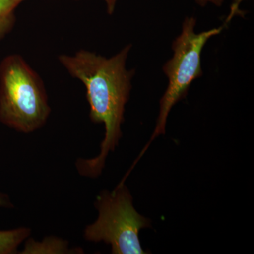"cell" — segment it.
I'll return each mask as SVG.
<instances>
[{"instance_id": "obj_6", "label": "cell", "mask_w": 254, "mask_h": 254, "mask_svg": "<svg viewBox=\"0 0 254 254\" xmlns=\"http://www.w3.org/2000/svg\"><path fill=\"white\" fill-rule=\"evenodd\" d=\"M31 234L28 227H18L9 230H0V254H17L18 247Z\"/></svg>"}, {"instance_id": "obj_11", "label": "cell", "mask_w": 254, "mask_h": 254, "mask_svg": "<svg viewBox=\"0 0 254 254\" xmlns=\"http://www.w3.org/2000/svg\"><path fill=\"white\" fill-rule=\"evenodd\" d=\"M106 4L107 12L108 14L112 15L115 12L117 3L118 0H103Z\"/></svg>"}, {"instance_id": "obj_1", "label": "cell", "mask_w": 254, "mask_h": 254, "mask_svg": "<svg viewBox=\"0 0 254 254\" xmlns=\"http://www.w3.org/2000/svg\"><path fill=\"white\" fill-rule=\"evenodd\" d=\"M132 46L124 47L117 54L106 58L87 50L74 54H62L58 61L70 76L86 88L92 123L103 124L104 139L98 156L78 159L76 168L81 176L97 178L105 168L110 152H113L123 136L125 106L129 99L134 69H128L127 61Z\"/></svg>"}, {"instance_id": "obj_2", "label": "cell", "mask_w": 254, "mask_h": 254, "mask_svg": "<svg viewBox=\"0 0 254 254\" xmlns=\"http://www.w3.org/2000/svg\"><path fill=\"white\" fill-rule=\"evenodd\" d=\"M51 108L46 86L21 55L0 62V123L15 131L31 133L46 125Z\"/></svg>"}, {"instance_id": "obj_5", "label": "cell", "mask_w": 254, "mask_h": 254, "mask_svg": "<svg viewBox=\"0 0 254 254\" xmlns=\"http://www.w3.org/2000/svg\"><path fill=\"white\" fill-rule=\"evenodd\" d=\"M24 249L19 254H83L81 248L69 249L67 241L55 237H48L42 242H36L33 239L26 240Z\"/></svg>"}, {"instance_id": "obj_4", "label": "cell", "mask_w": 254, "mask_h": 254, "mask_svg": "<svg viewBox=\"0 0 254 254\" xmlns=\"http://www.w3.org/2000/svg\"><path fill=\"white\" fill-rule=\"evenodd\" d=\"M95 207L98 218L85 228V240L105 242L111 246L113 254H147L142 248L139 232L150 226V220L136 211L125 184H119L112 191L103 190L96 197Z\"/></svg>"}, {"instance_id": "obj_3", "label": "cell", "mask_w": 254, "mask_h": 254, "mask_svg": "<svg viewBox=\"0 0 254 254\" xmlns=\"http://www.w3.org/2000/svg\"><path fill=\"white\" fill-rule=\"evenodd\" d=\"M196 18L187 17L182 23L181 33L172 45L173 55L164 64L163 70L168 85L160 101V111L154 132L148 144L142 150L136 162L141 158L151 142L159 135L165 134L167 120L172 108L186 97L192 82L203 75L201 55L207 42L221 33L227 27L225 23L218 28L196 33Z\"/></svg>"}, {"instance_id": "obj_8", "label": "cell", "mask_w": 254, "mask_h": 254, "mask_svg": "<svg viewBox=\"0 0 254 254\" xmlns=\"http://www.w3.org/2000/svg\"><path fill=\"white\" fill-rule=\"evenodd\" d=\"M246 0H233L230 6V13H229L228 16H227L226 19H225V24L228 25L232 21V18L237 15H242L244 14L243 11H241L240 7V5Z\"/></svg>"}, {"instance_id": "obj_10", "label": "cell", "mask_w": 254, "mask_h": 254, "mask_svg": "<svg viewBox=\"0 0 254 254\" xmlns=\"http://www.w3.org/2000/svg\"><path fill=\"white\" fill-rule=\"evenodd\" d=\"M193 1L200 6H205L208 4H213L214 6H220L223 4L225 0H193Z\"/></svg>"}, {"instance_id": "obj_7", "label": "cell", "mask_w": 254, "mask_h": 254, "mask_svg": "<svg viewBox=\"0 0 254 254\" xmlns=\"http://www.w3.org/2000/svg\"><path fill=\"white\" fill-rule=\"evenodd\" d=\"M26 0H0V41L12 31L16 23V11Z\"/></svg>"}, {"instance_id": "obj_9", "label": "cell", "mask_w": 254, "mask_h": 254, "mask_svg": "<svg viewBox=\"0 0 254 254\" xmlns=\"http://www.w3.org/2000/svg\"><path fill=\"white\" fill-rule=\"evenodd\" d=\"M14 205L11 203L9 195L0 192V208H13Z\"/></svg>"}]
</instances>
